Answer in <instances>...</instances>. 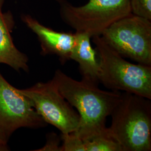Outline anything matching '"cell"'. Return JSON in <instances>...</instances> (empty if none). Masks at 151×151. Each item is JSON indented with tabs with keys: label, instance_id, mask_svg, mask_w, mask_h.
Instances as JSON below:
<instances>
[{
	"label": "cell",
	"instance_id": "6da1fadb",
	"mask_svg": "<svg viewBox=\"0 0 151 151\" xmlns=\"http://www.w3.org/2000/svg\"><path fill=\"white\" fill-rule=\"evenodd\" d=\"M53 79L62 95L80 115L75 132L83 141L88 140L106 128V122L119 102L122 92L104 91L98 85L77 81L58 70Z\"/></svg>",
	"mask_w": 151,
	"mask_h": 151
},
{
	"label": "cell",
	"instance_id": "7a4b0ae2",
	"mask_svg": "<svg viewBox=\"0 0 151 151\" xmlns=\"http://www.w3.org/2000/svg\"><path fill=\"white\" fill-rule=\"evenodd\" d=\"M110 116L109 128L123 151H151L150 99L124 92Z\"/></svg>",
	"mask_w": 151,
	"mask_h": 151
},
{
	"label": "cell",
	"instance_id": "3957f363",
	"mask_svg": "<svg viewBox=\"0 0 151 151\" xmlns=\"http://www.w3.org/2000/svg\"><path fill=\"white\" fill-rule=\"evenodd\" d=\"M92 38L100 63L99 83L111 91L129 92L151 100V65L132 63L101 36Z\"/></svg>",
	"mask_w": 151,
	"mask_h": 151
},
{
	"label": "cell",
	"instance_id": "277c9868",
	"mask_svg": "<svg viewBox=\"0 0 151 151\" xmlns=\"http://www.w3.org/2000/svg\"><path fill=\"white\" fill-rule=\"evenodd\" d=\"M65 24L91 38L101 36L114 22L131 14L129 0H88L80 6L67 0H57Z\"/></svg>",
	"mask_w": 151,
	"mask_h": 151
},
{
	"label": "cell",
	"instance_id": "5b68a950",
	"mask_svg": "<svg viewBox=\"0 0 151 151\" xmlns=\"http://www.w3.org/2000/svg\"><path fill=\"white\" fill-rule=\"evenodd\" d=\"M101 37L124 58L151 65V20L132 13L114 22Z\"/></svg>",
	"mask_w": 151,
	"mask_h": 151
},
{
	"label": "cell",
	"instance_id": "8992f818",
	"mask_svg": "<svg viewBox=\"0 0 151 151\" xmlns=\"http://www.w3.org/2000/svg\"><path fill=\"white\" fill-rule=\"evenodd\" d=\"M20 91L30 100L45 122L57 128L61 133H70L78 129L80 115L62 95L53 78Z\"/></svg>",
	"mask_w": 151,
	"mask_h": 151
},
{
	"label": "cell",
	"instance_id": "52a82bcc",
	"mask_svg": "<svg viewBox=\"0 0 151 151\" xmlns=\"http://www.w3.org/2000/svg\"><path fill=\"white\" fill-rule=\"evenodd\" d=\"M46 125L30 100L0 73V143L7 145L11 135L19 128H38Z\"/></svg>",
	"mask_w": 151,
	"mask_h": 151
},
{
	"label": "cell",
	"instance_id": "ba28073f",
	"mask_svg": "<svg viewBox=\"0 0 151 151\" xmlns=\"http://www.w3.org/2000/svg\"><path fill=\"white\" fill-rule=\"evenodd\" d=\"M22 20L38 37L44 55H57L62 64L70 60L75 44V32H57L40 24L30 15H24Z\"/></svg>",
	"mask_w": 151,
	"mask_h": 151
},
{
	"label": "cell",
	"instance_id": "9c48e42d",
	"mask_svg": "<svg viewBox=\"0 0 151 151\" xmlns=\"http://www.w3.org/2000/svg\"><path fill=\"white\" fill-rule=\"evenodd\" d=\"M75 44L70 60L78 64L82 80L99 85L100 63L95 48L92 47L91 37L85 32H76Z\"/></svg>",
	"mask_w": 151,
	"mask_h": 151
},
{
	"label": "cell",
	"instance_id": "30bf717a",
	"mask_svg": "<svg viewBox=\"0 0 151 151\" xmlns=\"http://www.w3.org/2000/svg\"><path fill=\"white\" fill-rule=\"evenodd\" d=\"M4 0H0V64H5L17 71L29 70L28 58L16 48L11 38L13 20L2 12Z\"/></svg>",
	"mask_w": 151,
	"mask_h": 151
},
{
	"label": "cell",
	"instance_id": "8fae6325",
	"mask_svg": "<svg viewBox=\"0 0 151 151\" xmlns=\"http://www.w3.org/2000/svg\"><path fill=\"white\" fill-rule=\"evenodd\" d=\"M84 142L86 151H123L109 127Z\"/></svg>",
	"mask_w": 151,
	"mask_h": 151
},
{
	"label": "cell",
	"instance_id": "7c38bea8",
	"mask_svg": "<svg viewBox=\"0 0 151 151\" xmlns=\"http://www.w3.org/2000/svg\"><path fill=\"white\" fill-rule=\"evenodd\" d=\"M61 151H86L84 141L74 132L61 134Z\"/></svg>",
	"mask_w": 151,
	"mask_h": 151
},
{
	"label": "cell",
	"instance_id": "4fadbf2b",
	"mask_svg": "<svg viewBox=\"0 0 151 151\" xmlns=\"http://www.w3.org/2000/svg\"><path fill=\"white\" fill-rule=\"evenodd\" d=\"M131 13L151 20V0H129Z\"/></svg>",
	"mask_w": 151,
	"mask_h": 151
},
{
	"label": "cell",
	"instance_id": "5bb4252c",
	"mask_svg": "<svg viewBox=\"0 0 151 151\" xmlns=\"http://www.w3.org/2000/svg\"><path fill=\"white\" fill-rule=\"evenodd\" d=\"M60 138L55 134H50L45 145L40 150L35 151H61V146L60 145Z\"/></svg>",
	"mask_w": 151,
	"mask_h": 151
},
{
	"label": "cell",
	"instance_id": "9a60e30c",
	"mask_svg": "<svg viewBox=\"0 0 151 151\" xmlns=\"http://www.w3.org/2000/svg\"><path fill=\"white\" fill-rule=\"evenodd\" d=\"M8 148L7 147V145H4L0 143V151H8Z\"/></svg>",
	"mask_w": 151,
	"mask_h": 151
}]
</instances>
